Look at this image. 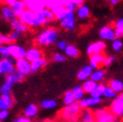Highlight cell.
<instances>
[{
    "label": "cell",
    "instance_id": "obj_32",
    "mask_svg": "<svg viewBox=\"0 0 123 122\" xmlns=\"http://www.w3.org/2000/svg\"><path fill=\"white\" fill-rule=\"evenodd\" d=\"M63 103L65 104V105H70V104H73L74 103H76V100H75V98L73 96V93H72L71 90L67 91V92L64 94Z\"/></svg>",
    "mask_w": 123,
    "mask_h": 122
},
{
    "label": "cell",
    "instance_id": "obj_38",
    "mask_svg": "<svg viewBox=\"0 0 123 122\" xmlns=\"http://www.w3.org/2000/svg\"><path fill=\"white\" fill-rule=\"evenodd\" d=\"M13 88V84L10 83L9 81L5 80L4 83L0 86V92H1V94H5V93H10L11 90Z\"/></svg>",
    "mask_w": 123,
    "mask_h": 122
},
{
    "label": "cell",
    "instance_id": "obj_47",
    "mask_svg": "<svg viewBox=\"0 0 123 122\" xmlns=\"http://www.w3.org/2000/svg\"><path fill=\"white\" fill-rule=\"evenodd\" d=\"M8 110L9 109H8L7 104H5V102L3 101V99L0 97V110Z\"/></svg>",
    "mask_w": 123,
    "mask_h": 122
},
{
    "label": "cell",
    "instance_id": "obj_51",
    "mask_svg": "<svg viewBox=\"0 0 123 122\" xmlns=\"http://www.w3.org/2000/svg\"><path fill=\"white\" fill-rule=\"evenodd\" d=\"M63 122H69V121H63Z\"/></svg>",
    "mask_w": 123,
    "mask_h": 122
},
{
    "label": "cell",
    "instance_id": "obj_24",
    "mask_svg": "<svg viewBox=\"0 0 123 122\" xmlns=\"http://www.w3.org/2000/svg\"><path fill=\"white\" fill-rule=\"evenodd\" d=\"M1 17L4 21H8V22L13 20L14 18H16L14 11L8 5H3L2 6V8H1Z\"/></svg>",
    "mask_w": 123,
    "mask_h": 122
},
{
    "label": "cell",
    "instance_id": "obj_10",
    "mask_svg": "<svg viewBox=\"0 0 123 122\" xmlns=\"http://www.w3.org/2000/svg\"><path fill=\"white\" fill-rule=\"evenodd\" d=\"M15 67L16 70L20 71L24 75H28L29 73H31V63L28 62L25 58L17 60L15 62Z\"/></svg>",
    "mask_w": 123,
    "mask_h": 122
},
{
    "label": "cell",
    "instance_id": "obj_33",
    "mask_svg": "<svg viewBox=\"0 0 123 122\" xmlns=\"http://www.w3.org/2000/svg\"><path fill=\"white\" fill-rule=\"evenodd\" d=\"M105 88V84H104V83H100V84H98L97 87L95 88V90L91 93L90 96H91V97H93V98L102 99V98H103V95H104Z\"/></svg>",
    "mask_w": 123,
    "mask_h": 122
},
{
    "label": "cell",
    "instance_id": "obj_50",
    "mask_svg": "<svg viewBox=\"0 0 123 122\" xmlns=\"http://www.w3.org/2000/svg\"><path fill=\"white\" fill-rule=\"evenodd\" d=\"M2 46H3V43H2V42H1V41H0V48H1V47H2Z\"/></svg>",
    "mask_w": 123,
    "mask_h": 122
},
{
    "label": "cell",
    "instance_id": "obj_6",
    "mask_svg": "<svg viewBox=\"0 0 123 122\" xmlns=\"http://www.w3.org/2000/svg\"><path fill=\"white\" fill-rule=\"evenodd\" d=\"M99 37L103 40V41H113L114 39H116V34H115V30L113 25H110L106 24L104 25L100 28L99 30Z\"/></svg>",
    "mask_w": 123,
    "mask_h": 122
},
{
    "label": "cell",
    "instance_id": "obj_40",
    "mask_svg": "<svg viewBox=\"0 0 123 122\" xmlns=\"http://www.w3.org/2000/svg\"><path fill=\"white\" fill-rule=\"evenodd\" d=\"M52 60L56 63H63V62L66 61V56L57 52V53H54L52 55Z\"/></svg>",
    "mask_w": 123,
    "mask_h": 122
},
{
    "label": "cell",
    "instance_id": "obj_27",
    "mask_svg": "<svg viewBox=\"0 0 123 122\" xmlns=\"http://www.w3.org/2000/svg\"><path fill=\"white\" fill-rule=\"evenodd\" d=\"M37 113H38V108H37V105L34 104H28L25 108V111H24V115L27 118H30V119L35 117L37 115Z\"/></svg>",
    "mask_w": 123,
    "mask_h": 122
},
{
    "label": "cell",
    "instance_id": "obj_12",
    "mask_svg": "<svg viewBox=\"0 0 123 122\" xmlns=\"http://www.w3.org/2000/svg\"><path fill=\"white\" fill-rule=\"evenodd\" d=\"M105 58H106V56L105 54H98V55L90 56L89 65L91 66V67L94 70L98 69V68H102V67L105 66Z\"/></svg>",
    "mask_w": 123,
    "mask_h": 122
},
{
    "label": "cell",
    "instance_id": "obj_26",
    "mask_svg": "<svg viewBox=\"0 0 123 122\" xmlns=\"http://www.w3.org/2000/svg\"><path fill=\"white\" fill-rule=\"evenodd\" d=\"M113 27L115 30V34L117 39H121L123 37V17L118 18L113 23Z\"/></svg>",
    "mask_w": 123,
    "mask_h": 122
},
{
    "label": "cell",
    "instance_id": "obj_14",
    "mask_svg": "<svg viewBox=\"0 0 123 122\" xmlns=\"http://www.w3.org/2000/svg\"><path fill=\"white\" fill-rule=\"evenodd\" d=\"M34 17H35V13H33L32 11H30L28 9H25L21 15H20V21L22 22V24L33 27V22H34Z\"/></svg>",
    "mask_w": 123,
    "mask_h": 122
},
{
    "label": "cell",
    "instance_id": "obj_11",
    "mask_svg": "<svg viewBox=\"0 0 123 122\" xmlns=\"http://www.w3.org/2000/svg\"><path fill=\"white\" fill-rule=\"evenodd\" d=\"M101 103H102V99L93 98L91 96H88V97H85L84 99H82L79 102V104L82 110H91L92 108H94V106H98Z\"/></svg>",
    "mask_w": 123,
    "mask_h": 122
},
{
    "label": "cell",
    "instance_id": "obj_36",
    "mask_svg": "<svg viewBox=\"0 0 123 122\" xmlns=\"http://www.w3.org/2000/svg\"><path fill=\"white\" fill-rule=\"evenodd\" d=\"M111 49L114 51V52H120L122 49H123V41L121 39H114L112 42H111Z\"/></svg>",
    "mask_w": 123,
    "mask_h": 122
},
{
    "label": "cell",
    "instance_id": "obj_20",
    "mask_svg": "<svg viewBox=\"0 0 123 122\" xmlns=\"http://www.w3.org/2000/svg\"><path fill=\"white\" fill-rule=\"evenodd\" d=\"M107 86H110L117 95L123 93V81L120 79H117V78L111 79L109 83H107Z\"/></svg>",
    "mask_w": 123,
    "mask_h": 122
},
{
    "label": "cell",
    "instance_id": "obj_2",
    "mask_svg": "<svg viewBox=\"0 0 123 122\" xmlns=\"http://www.w3.org/2000/svg\"><path fill=\"white\" fill-rule=\"evenodd\" d=\"M59 38V31L55 27H47L43 29L42 31L36 36L35 42L37 45L42 47H47L50 45L58 42Z\"/></svg>",
    "mask_w": 123,
    "mask_h": 122
},
{
    "label": "cell",
    "instance_id": "obj_13",
    "mask_svg": "<svg viewBox=\"0 0 123 122\" xmlns=\"http://www.w3.org/2000/svg\"><path fill=\"white\" fill-rule=\"evenodd\" d=\"M51 11L54 14L55 18L57 20H59V21H61L62 19H63L68 13V11H67V9L65 7L64 1H56L55 5L51 9Z\"/></svg>",
    "mask_w": 123,
    "mask_h": 122
},
{
    "label": "cell",
    "instance_id": "obj_29",
    "mask_svg": "<svg viewBox=\"0 0 123 122\" xmlns=\"http://www.w3.org/2000/svg\"><path fill=\"white\" fill-rule=\"evenodd\" d=\"M80 55V52L79 50L76 48L74 45H68L67 49L65 50V56L66 57H68V58H78Z\"/></svg>",
    "mask_w": 123,
    "mask_h": 122
},
{
    "label": "cell",
    "instance_id": "obj_44",
    "mask_svg": "<svg viewBox=\"0 0 123 122\" xmlns=\"http://www.w3.org/2000/svg\"><path fill=\"white\" fill-rule=\"evenodd\" d=\"M0 41H1L3 44H11L10 38L8 34H0Z\"/></svg>",
    "mask_w": 123,
    "mask_h": 122
},
{
    "label": "cell",
    "instance_id": "obj_21",
    "mask_svg": "<svg viewBox=\"0 0 123 122\" xmlns=\"http://www.w3.org/2000/svg\"><path fill=\"white\" fill-rule=\"evenodd\" d=\"M105 78V70L102 67V68L95 69L93 73H92L90 79L95 81L97 84H100V83H104Z\"/></svg>",
    "mask_w": 123,
    "mask_h": 122
},
{
    "label": "cell",
    "instance_id": "obj_30",
    "mask_svg": "<svg viewBox=\"0 0 123 122\" xmlns=\"http://www.w3.org/2000/svg\"><path fill=\"white\" fill-rule=\"evenodd\" d=\"M46 65H47V60L45 58H42L40 60H37L35 62L31 63V72H36L43 68Z\"/></svg>",
    "mask_w": 123,
    "mask_h": 122
},
{
    "label": "cell",
    "instance_id": "obj_15",
    "mask_svg": "<svg viewBox=\"0 0 123 122\" xmlns=\"http://www.w3.org/2000/svg\"><path fill=\"white\" fill-rule=\"evenodd\" d=\"M26 9L32 11L33 13H39L46 8V1H39V0H26Z\"/></svg>",
    "mask_w": 123,
    "mask_h": 122
},
{
    "label": "cell",
    "instance_id": "obj_43",
    "mask_svg": "<svg viewBox=\"0 0 123 122\" xmlns=\"http://www.w3.org/2000/svg\"><path fill=\"white\" fill-rule=\"evenodd\" d=\"M56 45H57V48L59 49V50H61V51H65L66 49H67V47H68V43H67V41H65V40H60V41H58L57 43H56Z\"/></svg>",
    "mask_w": 123,
    "mask_h": 122
},
{
    "label": "cell",
    "instance_id": "obj_28",
    "mask_svg": "<svg viewBox=\"0 0 123 122\" xmlns=\"http://www.w3.org/2000/svg\"><path fill=\"white\" fill-rule=\"evenodd\" d=\"M97 85H98V84H97L95 81H93L92 79H88V80L84 81L81 86H82L84 92H85L86 94L91 95V93L93 92V91L95 90V88L97 87Z\"/></svg>",
    "mask_w": 123,
    "mask_h": 122
},
{
    "label": "cell",
    "instance_id": "obj_48",
    "mask_svg": "<svg viewBox=\"0 0 123 122\" xmlns=\"http://www.w3.org/2000/svg\"><path fill=\"white\" fill-rule=\"evenodd\" d=\"M43 122H63L61 119H46Z\"/></svg>",
    "mask_w": 123,
    "mask_h": 122
},
{
    "label": "cell",
    "instance_id": "obj_4",
    "mask_svg": "<svg viewBox=\"0 0 123 122\" xmlns=\"http://www.w3.org/2000/svg\"><path fill=\"white\" fill-rule=\"evenodd\" d=\"M109 109L118 119L123 118V93L117 95V97L111 101Z\"/></svg>",
    "mask_w": 123,
    "mask_h": 122
},
{
    "label": "cell",
    "instance_id": "obj_23",
    "mask_svg": "<svg viewBox=\"0 0 123 122\" xmlns=\"http://www.w3.org/2000/svg\"><path fill=\"white\" fill-rule=\"evenodd\" d=\"M83 3L84 2L81 1V0H66V1H64V4H65L67 11L68 12H73V13H75L77 8L80 5H82Z\"/></svg>",
    "mask_w": 123,
    "mask_h": 122
},
{
    "label": "cell",
    "instance_id": "obj_25",
    "mask_svg": "<svg viewBox=\"0 0 123 122\" xmlns=\"http://www.w3.org/2000/svg\"><path fill=\"white\" fill-rule=\"evenodd\" d=\"M11 8H12V10L15 13V16H16L17 18H19L20 15L26 9L25 1H19V0H16Z\"/></svg>",
    "mask_w": 123,
    "mask_h": 122
},
{
    "label": "cell",
    "instance_id": "obj_52",
    "mask_svg": "<svg viewBox=\"0 0 123 122\" xmlns=\"http://www.w3.org/2000/svg\"><path fill=\"white\" fill-rule=\"evenodd\" d=\"M0 122H2V121H0Z\"/></svg>",
    "mask_w": 123,
    "mask_h": 122
},
{
    "label": "cell",
    "instance_id": "obj_8",
    "mask_svg": "<svg viewBox=\"0 0 123 122\" xmlns=\"http://www.w3.org/2000/svg\"><path fill=\"white\" fill-rule=\"evenodd\" d=\"M9 51H10V58L12 60H21V59H25L26 56V50L22 47L19 46L17 44H9Z\"/></svg>",
    "mask_w": 123,
    "mask_h": 122
},
{
    "label": "cell",
    "instance_id": "obj_37",
    "mask_svg": "<svg viewBox=\"0 0 123 122\" xmlns=\"http://www.w3.org/2000/svg\"><path fill=\"white\" fill-rule=\"evenodd\" d=\"M9 24H10V26H11V28L13 30H19L22 27V25L24 24H22V22L20 21V19L17 18V17L14 18L13 20H11L9 22Z\"/></svg>",
    "mask_w": 123,
    "mask_h": 122
},
{
    "label": "cell",
    "instance_id": "obj_5",
    "mask_svg": "<svg viewBox=\"0 0 123 122\" xmlns=\"http://www.w3.org/2000/svg\"><path fill=\"white\" fill-rule=\"evenodd\" d=\"M61 26L68 31L74 30L76 27V16L73 12H68L66 16L60 21Z\"/></svg>",
    "mask_w": 123,
    "mask_h": 122
},
{
    "label": "cell",
    "instance_id": "obj_46",
    "mask_svg": "<svg viewBox=\"0 0 123 122\" xmlns=\"http://www.w3.org/2000/svg\"><path fill=\"white\" fill-rule=\"evenodd\" d=\"M14 122H32V120L30 119V118L25 117V115H23V116H19V117H17L16 119L14 120Z\"/></svg>",
    "mask_w": 123,
    "mask_h": 122
},
{
    "label": "cell",
    "instance_id": "obj_53",
    "mask_svg": "<svg viewBox=\"0 0 123 122\" xmlns=\"http://www.w3.org/2000/svg\"><path fill=\"white\" fill-rule=\"evenodd\" d=\"M119 122H120V121H119Z\"/></svg>",
    "mask_w": 123,
    "mask_h": 122
},
{
    "label": "cell",
    "instance_id": "obj_1",
    "mask_svg": "<svg viewBox=\"0 0 123 122\" xmlns=\"http://www.w3.org/2000/svg\"><path fill=\"white\" fill-rule=\"evenodd\" d=\"M81 110L82 109L78 102H76L70 105H65L59 111V118L62 121L79 122V115Z\"/></svg>",
    "mask_w": 123,
    "mask_h": 122
},
{
    "label": "cell",
    "instance_id": "obj_18",
    "mask_svg": "<svg viewBox=\"0 0 123 122\" xmlns=\"http://www.w3.org/2000/svg\"><path fill=\"white\" fill-rule=\"evenodd\" d=\"M93 71H94V69L91 67L90 65L84 66V67L78 71V73H77V78H78V80L84 82V81L90 79L92 73H93Z\"/></svg>",
    "mask_w": 123,
    "mask_h": 122
},
{
    "label": "cell",
    "instance_id": "obj_17",
    "mask_svg": "<svg viewBox=\"0 0 123 122\" xmlns=\"http://www.w3.org/2000/svg\"><path fill=\"white\" fill-rule=\"evenodd\" d=\"M90 15H91V10H90V7L83 3L82 5H80L77 10L75 11V16L77 17L79 20L81 21H85V20H88L89 17H90Z\"/></svg>",
    "mask_w": 123,
    "mask_h": 122
},
{
    "label": "cell",
    "instance_id": "obj_19",
    "mask_svg": "<svg viewBox=\"0 0 123 122\" xmlns=\"http://www.w3.org/2000/svg\"><path fill=\"white\" fill-rule=\"evenodd\" d=\"M25 75L22 74L20 71H18V70L15 69L12 73H10V74H8V75L5 76V80L9 81L10 83H12V84L14 85L15 83L23 82V81L25 80Z\"/></svg>",
    "mask_w": 123,
    "mask_h": 122
},
{
    "label": "cell",
    "instance_id": "obj_34",
    "mask_svg": "<svg viewBox=\"0 0 123 122\" xmlns=\"http://www.w3.org/2000/svg\"><path fill=\"white\" fill-rule=\"evenodd\" d=\"M40 104L45 110H53L57 106L58 103H57V101L52 100V99H46V100H43Z\"/></svg>",
    "mask_w": 123,
    "mask_h": 122
},
{
    "label": "cell",
    "instance_id": "obj_31",
    "mask_svg": "<svg viewBox=\"0 0 123 122\" xmlns=\"http://www.w3.org/2000/svg\"><path fill=\"white\" fill-rule=\"evenodd\" d=\"M71 91H72L73 96H74L76 102H78V103H79L82 99L85 98V94H86V93L84 92V90H83L82 86H75Z\"/></svg>",
    "mask_w": 123,
    "mask_h": 122
},
{
    "label": "cell",
    "instance_id": "obj_22",
    "mask_svg": "<svg viewBox=\"0 0 123 122\" xmlns=\"http://www.w3.org/2000/svg\"><path fill=\"white\" fill-rule=\"evenodd\" d=\"M79 122H96L94 111L91 110H82L79 115Z\"/></svg>",
    "mask_w": 123,
    "mask_h": 122
},
{
    "label": "cell",
    "instance_id": "obj_42",
    "mask_svg": "<svg viewBox=\"0 0 123 122\" xmlns=\"http://www.w3.org/2000/svg\"><path fill=\"white\" fill-rule=\"evenodd\" d=\"M115 56L113 55H110V56H106L105 58V66L104 67H111L114 62H115Z\"/></svg>",
    "mask_w": 123,
    "mask_h": 122
},
{
    "label": "cell",
    "instance_id": "obj_9",
    "mask_svg": "<svg viewBox=\"0 0 123 122\" xmlns=\"http://www.w3.org/2000/svg\"><path fill=\"white\" fill-rule=\"evenodd\" d=\"M16 67H15V63L11 58L8 59H1L0 60V75H8L12 73Z\"/></svg>",
    "mask_w": 123,
    "mask_h": 122
},
{
    "label": "cell",
    "instance_id": "obj_16",
    "mask_svg": "<svg viewBox=\"0 0 123 122\" xmlns=\"http://www.w3.org/2000/svg\"><path fill=\"white\" fill-rule=\"evenodd\" d=\"M43 58V52L38 47H32L26 50V56L25 59L30 63H33L37 60H40Z\"/></svg>",
    "mask_w": 123,
    "mask_h": 122
},
{
    "label": "cell",
    "instance_id": "obj_35",
    "mask_svg": "<svg viewBox=\"0 0 123 122\" xmlns=\"http://www.w3.org/2000/svg\"><path fill=\"white\" fill-rule=\"evenodd\" d=\"M103 97L106 100H111L113 101L116 97H117V94L114 92V91L110 87V86H107L105 85V91H104V95Z\"/></svg>",
    "mask_w": 123,
    "mask_h": 122
},
{
    "label": "cell",
    "instance_id": "obj_3",
    "mask_svg": "<svg viewBox=\"0 0 123 122\" xmlns=\"http://www.w3.org/2000/svg\"><path fill=\"white\" fill-rule=\"evenodd\" d=\"M93 111L96 122H119L118 118L109 108H98Z\"/></svg>",
    "mask_w": 123,
    "mask_h": 122
},
{
    "label": "cell",
    "instance_id": "obj_7",
    "mask_svg": "<svg viewBox=\"0 0 123 122\" xmlns=\"http://www.w3.org/2000/svg\"><path fill=\"white\" fill-rule=\"evenodd\" d=\"M106 48V44L103 40H98L95 42H91L89 45H87L86 52L89 56L98 55V54H104V51Z\"/></svg>",
    "mask_w": 123,
    "mask_h": 122
},
{
    "label": "cell",
    "instance_id": "obj_39",
    "mask_svg": "<svg viewBox=\"0 0 123 122\" xmlns=\"http://www.w3.org/2000/svg\"><path fill=\"white\" fill-rule=\"evenodd\" d=\"M0 57H1V59L10 58V51H9L8 45H3V46L0 48Z\"/></svg>",
    "mask_w": 123,
    "mask_h": 122
},
{
    "label": "cell",
    "instance_id": "obj_41",
    "mask_svg": "<svg viewBox=\"0 0 123 122\" xmlns=\"http://www.w3.org/2000/svg\"><path fill=\"white\" fill-rule=\"evenodd\" d=\"M22 33H20L19 31H17V30H13V31L11 33H9V38H10V41H11V44H13L15 41H17V39L21 36Z\"/></svg>",
    "mask_w": 123,
    "mask_h": 122
},
{
    "label": "cell",
    "instance_id": "obj_45",
    "mask_svg": "<svg viewBox=\"0 0 123 122\" xmlns=\"http://www.w3.org/2000/svg\"><path fill=\"white\" fill-rule=\"evenodd\" d=\"M8 116H9V110H0V121L3 122V120L7 119Z\"/></svg>",
    "mask_w": 123,
    "mask_h": 122
},
{
    "label": "cell",
    "instance_id": "obj_49",
    "mask_svg": "<svg viewBox=\"0 0 123 122\" xmlns=\"http://www.w3.org/2000/svg\"><path fill=\"white\" fill-rule=\"evenodd\" d=\"M118 3H119L118 0H111V1H110V4H111V6H115V5H117Z\"/></svg>",
    "mask_w": 123,
    "mask_h": 122
}]
</instances>
